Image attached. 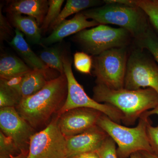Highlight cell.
Wrapping results in <instances>:
<instances>
[{"label":"cell","mask_w":158,"mask_h":158,"mask_svg":"<svg viewBox=\"0 0 158 158\" xmlns=\"http://www.w3.org/2000/svg\"><path fill=\"white\" fill-rule=\"evenodd\" d=\"M67 92L66 76L60 74L36 94L22 99L15 109L34 130L45 127L63 106Z\"/></svg>","instance_id":"cell-1"},{"label":"cell","mask_w":158,"mask_h":158,"mask_svg":"<svg viewBox=\"0 0 158 158\" xmlns=\"http://www.w3.org/2000/svg\"><path fill=\"white\" fill-rule=\"evenodd\" d=\"M93 92L95 101L111 105L119 110L123 116L122 123L127 126L134 125L144 113L158 105V94L150 88L115 90L96 84Z\"/></svg>","instance_id":"cell-2"},{"label":"cell","mask_w":158,"mask_h":158,"mask_svg":"<svg viewBox=\"0 0 158 158\" xmlns=\"http://www.w3.org/2000/svg\"><path fill=\"white\" fill-rule=\"evenodd\" d=\"M105 5L82 11L88 19L99 24H113L126 29L136 39L140 38L149 27L147 16L137 6L121 4L116 0L104 1Z\"/></svg>","instance_id":"cell-3"},{"label":"cell","mask_w":158,"mask_h":158,"mask_svg":"<svg viewBox=\"0 0 158 158\" xmlns=\"http://www.w3.org/2000/svg\"><path fill=\"white\" fill-rule=\"evenodd\" d=\"M149 117L144 113L138 119L137 126L129 127L115 122L103 114L97 126L115 141L118 158H128L136 152L153 153L147 133L148 125L151 122Z\"/></svg>","instance_id":"cell-4"},{"label":"cell","mask_w":158,"mask_h":158,"mask_svg":"<svg viewBox=\"0 0 158 158\" xmlns=\"http://www.w3.org/2000/svg\"><path fill=\"white\" fill-rule=\"evenodd\" d=\"M131 36L129 32L124 28L100 24L77 33L73 40L85 52L95 56L110 49L127 47Z\"/></svg>","instance_id":"cell-5"},{"label":"cell","mask_w":158,"mask_h":158,"mask_svg":"<svg viewBox=\"0 0 158 158\" xmlns=\"http://www.w3.org/2000/svg\"><path fill=\"white\" fill-rule=\"evenodd\" d=\"M62 60L68 83V92L65 103L57 115L60 116L69 110L77 108H90L102 112L111 120L120 124L123 116L119 110L111 105L98 102L85 92L83 86L75 78L72 69L71 60L64 52Z\"/></svg>","instance_id":"cell-6"},{"label":"cell","mask_w":158,"mask_h":158,"mask_svg":"<svg viewBox=\"0 0 158 158\" xmlns=\"http://www.w3.org/2000/svg\"><path fill=\"white\" fill-rule=\"evenodd\" d=\"M127 59V47L110 49L94 56L93 73L96 84L115 90L124 88Z\"/></svg>","instance_id":"cell-7"},{"label":"cell","mask_w":158,"mask_h":158,"mask_svg":"<svg viewBox=\"0 0 158 158\" xmlns=\"http://www.w3.org/2000/svg\"><path fill=\"white\" fill-rule=\"evenodd\" d=\"M59 116L31 137L27 158H67L66 138L58 125Z\"/></svg>","instance_id":"cell-8"},{"label":"cell","mask_w":158,"mask_h":158,"mask_svg":"<svg viewBox=\"0 0 158 158\" xmlns=\"http://www.w3.org/2000/svg\"><path fill=\"white\" fill-rule=\"evenodd\" d=\"M145 88H152L158 94V66L139 48L128 57L124 88L135 90Z\"/></svg>","instance_id":"cell-9"},{"label":"cell","mask_w":158,"mask_h":158,"mask_svg":"<svg viewBox=\"0 0 158 158\" xmlns=\"http://www.w3.org/2000/svg\"><path fill=\"white\" fill-rule=\"evenodd\" d=\"M1 131L12 139L21 152L29 151L35 130L19 115L15 107L0 109Z\"/></svg>","instance_id":"cell-10"},{"label":"cell","mask_w":158,"mask_h":158,"mask_svg":"<svg viewBox=\"0 0 158 158\" xmlns=\"http://www.w3.org/2000/svg\"><path fill=\"white\" fill-rule=\"evenodd\" d=\"M103 114L90 108L73 109L58 116V125L64 137H71L97 126L98 118Z\"/></svg>","instance_id":"cell-11"},{"label":"cell","mask_w":158,"mask_h":158,"mask_svg":"<svg viewBox=\"0 0 158 158\" xmlns=\"http://www.w3.org/2000/svg\"><path fill=\"white\" fill-rule=\"evenodd\" d=\"M108 135L99 127L66 138L67 158L85 153L96 152Z\"/></svg>","instance_id":"cell-12"},{"label":"cell","mask_w":158,"mask_h":158,"mask_svg":"<svg viewBox=\"0 0 158 158\" xmlns=\"http://www.w3.org/2000/svg\"><path fill=\"white\" fill-rule=\"evenodd\" d=\"M83 12L77 13L71 19L63 21L52 31L50 35L42 38V47L61 42L65 37L91 27L100 25L95 20H88Z\"/></svg>","instance_id":"cell-13"},{"label":"cell","mask_w":158,"mask_h":158,"mask_svg":"<svg viewBox=\"0 0 158 158\" xmlns=\"http://www.w3.org/2000/svg\"><path fill=\"white\" fill-rule=\"evenodd\" d=\"M48 7L47 0H14L8 1L5 10L7 14H25L34 17L40 27Z\"/></svg>","instance_id":"cell-14"},{"label":"cell","mask_w":158,"mask_h":158,"mask_svg":"<svg viewBox=\"0 0 158 158\" xmlns=\"http://www.w3.org/2000/svg\"><path fill=\"white\" fill-rule=\"evenodd\" d=\"M9 44L31 69L41 71L50 75L51 73H52L51 69L48 67L39 56L32 51L25 39L23 33L17 29L15 30L14 37L11 41L9 42Z\"/></svg>","instance_id":"cell-15"},{"label":"cell","mask_w":158,"mask_h":158,"mask_svg":"<svg viewBox=\"0 0 158 158\" xmlns=\"http://www.w3.org/2000/svg\"><path fill=\"white\" fill-rule=\"evenodd\" d=\"M8 15L9 22L24 34L29 42L42 46V32L34 18L16 13H9Z\"/></svg>","instance_id":"cell-16"},{"label":"cell","mask_w":158,"mask_h":158,"mask_svg":"<svg viewBox=\"0 0 158 158\" xmlns=\"http://www.w3.org/2000/svg\"><path fill=\"white\" fill-rule=\"evenodd\" d=\"M51 76L40 70H33L26 73L21 85L19 93L22 98L36 94L46 85Z\"/></svg>","instance_id":"cell-17"},{"label":"cell","mask_w":158,"mask_h":158,"mask_svg":"<svg viewBox=\"0 0 158 158\" xmlns=\"http://www.w3.org/2000/svg\"><path fill=\"white\" fill-rule=\"evenodd\" d=\"M33 69L17 57L5 55L0 59V77L7 79L25 74Z\"/></svg>","instance_id":"cell-18"},{"label":"cell","mask_w":158,"mask_h":158,"mask_svg":"<svg viewBox=\"0 0 158 158\" xmlns=\"http://www.w3.org/2000/svg\"><path fill=\"white\" fill-rule=\"evenodd\" d=\"M103 3L104 2L97 0H67L59 16L50 26L48 31H53L60 23L72 15L77 14L88 9L95 8Z\"/></svg>","instance_id":"cell-19"},{"label":"cell","mask_w":158,"mask_h":158,"mask_svg":"<svg viewBox=\"0 0 158 158\" xmlns=\"http://www.w3.org/2000/svg\"><path fill=\"white\" fill-rule=\"evenodd\" d=\"M43 47L44 48L40 54L39 57L44 63L49 68L59 72L60 74L65 73L62 60L63 52L61 48L58 46Z\"/></svg>","instance_id":"cell-20"},{"label":"cell","mask_w":158,"mask_h":158,"mask_svg":"<svg viewBox=\"0 0 158 158\" xmlns=\"http://www.w3.org/2000/svg\"><path fill=\"white\" fill-rule=\"evenodd\" d=\"M131 6H137L143 10L158 32V0H131Z\"/></svg>","instance_id":"cell-21"},{"label":"cell","mask_w":158,"mask_h":158,"mask_svg":"<svg viewBox=\"0 0 158 158\" xmlns=\"http://www.w3.org/2000/svg\"><path fill=\"white\" fill-rule=\"evenodd\" d=\"M136 40L139 48L149 51L158 63V37L151 28Z\"/></svg>","instance_id":"cell-22"},{"label":"cell","mask_w":158,"mask_h":158,"mask_svg":"<svg viewBox=\"0 0 158 158\" xmlns=\"http://www.w3.org/2000/svg\"><path fill=\"white\" fill-rule=\"evenodd\" d=\"M64 0H49L48 1V11L46 15L42 25L40 27L42 34L48 31L51 25L56 19L61 11Z\"/></svg>","instance_id":"cell-23"},{"label":"cell","mask_w":158,"mask_h":158,"mask_svg":"<svg viewBox=\"0 0 158 158\" xmlns=\"http://www.w3.org/2000/svg\"><path fill=\"white\" fill-rule=\"evenodd\" d=\"M18 93L0 85V109L16 107L22 100Z\"/></svg>","instance_id":"cell-24"},{"label":"cell","mask_w":158,"mask_h":158,"mask_svg":"<svg viewBox=\"0 0 158 158\" xmlns=\"http://www.w3.org/2000/svg\"><path fill=\"white\" fill-rule=\"evenodd\" d=\"M21 152L10 137L0 132V158H11Z\"/></svg>","instance_id":"cell-25"},{"label":"cell","mask_w":158,"mask_h":158,"mask_svg":"<svg viewBox=\"0 0 158 158\" xmlns=\"http://www.w3.org/2000/svg\"><path fill=\"white\" fill-rule=\"evenodd\" d=\"M74 65L79 72L89 74L93 66V59L85 52H77L74 55Z\"/></svg>","instance_id":"cell-26"},{"label":"cell","mask_w":158,"mask_h":158,"mask_svg":"<svg viewBox=\"0 0 158 158\" xmlns=\"http://www.w3.org/2000/svg\"><path fill=\"white\" fill-rule=\"evenodd\" d=\"M116 150V143L108 136L96 152L100 158H118Z\"/></svg>","instance_id":"cell-27"},{"label":"cell","mask_w":158,"mask_h":158,"mask_svg":"<svg viewBox=\"0 0 158 158\" xmlns=\"http://www.w3.org/2000/svg\"><path fill=\"white\" fill-rule=\"evenodd\" d=\"M147 133L153 153L158 156V126L153 127L150 122L147 126Z\"/></svg>","instance_id":"cell-28"},{"label":"cell","mask_w":158,"mask_h":158,"mask_svg":"<svg viewBox=\"0 0 158 158\" xmlns=\"http://www.w3.org/2000/svg\"><path fill=\"white\" fill-rule=\"evenodd\" d=\"M0 21H1V41L6 40L9 38V37L12 35L13 34L12 32V27L9 21L7 20L4 15L2 14L1 11V16H0Z\"/></svg>","instance_id":"cell-29"},{"label":"cell","mask_w":158,"mask_h":158,"mask_svg":"<svg viewBox=\"0 0 158 158\" xmlns=\"http://www.w3.org/2000/svg\"><path fill=\"white\" fill-rule=\"evenodd\" d=\"M68 158H100L96 152L85 153Z\"/></svg>","instance_id":"cell-30"},{"label":"cell","mask_w":158,"mask_h":158,"mask_svg":"<svg viewBox=\"0 0 158 158\" xmlns=\"http://www.w3.org/2000/svg\"><path fill=\"white\" fill-rule=\"evenodd\" d=\"M144 113L148 117L153 115H158V105L154 109L149 110V111H147V112H145Z\"/></svg>","instance_id":"cell-31"},{"label":"cell","mask_w":158,"mask_h":158,"mask_svg":"<svg viewBox=\"0 0 158 158\" xmlns=\"http://www.w3.org/2000/svg\"><path fill=\"white\" fill-rule=\"evenodd\" d=\"M129 158H146L141 152H136L132 154Z\"/></svg>","instance_id":"cell-32"},{"label":"cell","mask_w":158,"mask_h":158,"mask_svg":"<svg viewBox=\"0 0 158 158\" xmlns=\"http://www.w3.org/2000/svg\"><path fill=\"white\" fill-rule=\"evenodd\" d=\"M141 152L146 158H158V156H156L152 153L146 152Z\"/></svg>","instance_id":"cell-33"},{"label":"cell","mask_w":158,"mask_h":158,"mask_svg":"<svg viewBox=\"0 0 158 158\" xmlns=\"http://www.w3.org/2000/svg\"><path fill=\"white\" fill-rule=\"evenodd\" d=\"M28 153V151H23L18 155L11 157V158H27Z\"/></svg>","instance_id":"cell-34"}]
</instances>
